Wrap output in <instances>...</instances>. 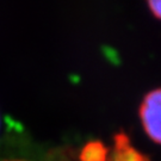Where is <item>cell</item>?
<instances>
[{
  "instance_id": "3",
  "label": "cell",
  "mask_w": 161,
  "mask_h": 161,
  "mask_svg": "<svg viewBox=\"0 0 161 161\" xmlns=\"http://www.w3.org/2000/svg\"><path fill=\"white\" fill-rule=\"evenodd\" d=\"M79 160L109 161V148L102 141H90L81 148Z\"/></svg>"
},
{
  "instance_id": "1",
  "label": "cell",
  "mask_w": 161,
  "mask_h": 161,
  "mask_svg": "<svg viewBox=\"0 0 161 161\" xmlns=\"http://www.w3.org/2000/svg\"><path fill=\"white\" fill-rule=\"evenodd\" d=\"M140 118L147 135L161 144V87L146 94L140 106Z\"/></svg>"
},
{
  "instance_id": "2",
  "label": "cell",
  "mask_w": 161,
  "mask_h": 161,
  "mask_svg": "<svg viewBox=\"0 0 161 161\" xmlns=\"http://www.w3.org/2000/svg\"><path fill=\"white\" fill-rule=\"evenodd\" d=\"M109 161H149V159L132 146L124 132H118L114 137V147L109 153Z\"/></svg>"
},
{
  "instance_id": "4",
  "label": "cell",
  "mask_w": 161,
  "mask_h": 161,
  "mask_svg": "<svg viewBox=\"0 0 161 161\" xmlns=\"http://www.w3.org/2000/svg\"><path fill=\"white\" fill-rule=\"evenodd\" d=\"M149 10L156 18L161 19V1H149L148 3Z\"/></svg>"
}]
</instances>
